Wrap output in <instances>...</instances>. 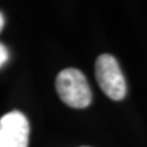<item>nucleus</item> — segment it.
I'll list each match as a JSON object with an SVG mask.
<instances>
[{"instance_id": "obj_1", "label": "nucleus", "mask_w": 147, "mask_h": 147, "mask_svg": "<svg viewBox=\"0 0 147 147\" xmlns=\"http://www.w3.org/2000/svg\"><path fill=\"white\" fill-rule=\"evenodd\" d=\"M56 90L65 105L82 109L91 102V90L82 71L76 68H65L56 78Z\"/></svg>"}, {"instance_id": "obj_2", "label": "nucleus", "mask_w": 147, "mask_h": 147, "mask_svg": "<svg viewBox=\"0 0 147 147\" xmlns=\"http://www.w3.org/2000/svg\"><path fill=\"white\" fill-rule=\"evenodd\" d=\"M95 78L101 90L110 100L120 101L127 94L125 79L117 60L110 55H101L95 61Z\"/></svg>"}, {"instance_id": "obj_3", "label": "nucleus", "mask_w": 147, "mask_h": 147, "mask_svg": "<svg viewBox=\"0 0 147 147\" xmlns=\"http://www.w3.org/2000/svg\"><path fill=\"white\" fill-rule=\"evenodd\" d=\"M29 121L22 112L12 110L0 119V147H27Z\"/></svg>"}, {"instance_id": "obj_4", "label": "nucleus", "mask_w": 147, "mask_h": 147, "mask_svg": "<svg viewBox=\"0 0 147 147\" xmlns=\"http://www.w3.org/2000/svg\"><path fill=\"white\" fill-rule=\"evenodd\" d=\"M7 60H8V51H7V48L0 42V67H3Z\"/></svg>"}, {"instance_id": "obj_5", "label": "nucleus", "mask_w": 147, "mask_h": 147, "mask_svg": "<svg viewBox=\"0 0 147 147\" xmlns=\"http://www.w3.org/2000/svg\"><path fill=\"white\" fill-rule=\"evenodd\" d=\"M3 26H4V16H3V14L0 12V32L3 30Z\"/></svg>"}]
</instances>
